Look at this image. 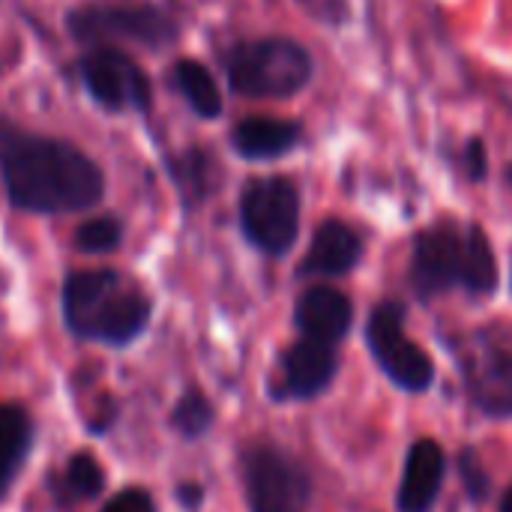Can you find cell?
<instances>
[{
    "mask_svg": "<svg viewBox=\"0 0 512 512\" xmlns=\"http://www.w3.org/2000/svg\"><path fill=\"white\" fill-rule=\"evenodd\" d=\"M9 201L30 213H75L99 204L105 180L93 159L57 138L24 135L3 162Z\"/></svg>",
    "mask_w": 512,
    "mask_h": 512,
    "instance_id": "1",
    "label": "cell"
},
{
    "mask_svg": "<svg viewBox=\"0 0 512 512\" xmlns=\"http://www.w3.org/2000/svg\"><path fill=\"white\" fill-rule=\"evenodd\" d=\"M180 492H183V501L186 504H198L201 501V489L198 486H183Z\"/></svg>",
    "mask_w": 512,
    "mask_h": 512,
    "instance_id": "27",
    "label": "cell"
},
{
    "mask_svg": "<svg viewBox=\"0 0 512 512\" xmlns=\"http://www.w3.org/2000/svg\"><path fill=\"white\" fill-rule=\"evenodd\" d=\"M462 477L468 480V489H471V495H474V498H483V495H486V489H489V477L480 471V462H477V456H474V453H462Z\"/></svg>",
    "mask_w": 512,
    "mask_h": 512,
    "instance_id": "24",
    "label": "cell"
},
{
    "mask_svg": "<svg viewBox=\"0 0 512 512\" xmlns=\"http://www.w3.org/2000/svg\"><path fill=\"white\" fill-rule=\"evenodd\" d=\"M243 480L252 512H306L309 477L276 447H252L243 456Z\"/></svg>",
    "mask_w": 512,
    "mask_h": 512,
    "instance_id": "6",
    "label": "cell"
},
{
    "mask_svg": "<svg viewBox=\"0 0 512 512\" xmlns=\"http://www.w3.org/2000/svg\"><path fill=\"white\" fill-rule=\"evenodd\" d=\"M312 75V60L291 39L243 42L228 54V81L249 99H288Z\"/></svg>",
    "mask_w": 512,
    "mask_h": 512,
    "instance_id": "3",
    "label": "cell"
},
{
    "mask_svg": "<svg viewBox=\"0 0 512 512\" xmlns=\"http://www.w3.org/2000/svg\"><path fill=\"white\" fill-rule=\"evenodd\" d=\"M366 339L375 360L384 366L390 381H396L402 390L420 393L432 384L435 375L432 360L420 345H414L405 336V309L399 303H381L375 309Z\"/></svg>",
    "mask_w": 512,
    "mask_h": 512,
    "instance_id": "7",
    "label": "cell"
},
{
    "mask_svg": "<svg viewBox=\"0 0 512 512\" xmlns=\"http://www.w3.org/2000/svg\"><path fill=\"white\" fill-rule=\"evenodd\" d=\"M66 27L78 42L105 45L108 39L162 48L177 39V24L153 3H90L66 15Z\"/></svg>",
    "mask_w": 512,
    "mask_h": 512,
    "instance_id": "4",
    "label": "cell"
},
{
    "mask_svg": "<svg viewBox=\"0 0 512 512\" xmlns=\"http://www.w3.org/2000/svg\"><path fill=\"white\" fill-rule=\"evenodd\" d=\"M483 171H486V150H483L480 141H474L468 147V174L471 177H483Z\"/></svg>",
    "mask_w": 512,
    "mask_h": 512,
    "instance_id": "26",
    "label": "cell"
},
{
    "mask_svg": "<svg viewBox=\"0 0 512 512\" xmlns=\"http://www.w3.org/2000/svg\"><path fill=\"white\" fill-rule=\"evenodd\" d=\"M354 321L351 300L336 288H309L297 303V324L309 339L318 342H339Z\"/></svg>",
    "mask_w": 512,
    "mask_h": 512,
    "instance_id": "11",
    "label": "cell"
},
{
    "mask_svg": "<svg viewBox=\"0 0 512 512\" xmlns=\"http://www.w3.org/2000/svg\"><path fill=\"white\" fill-rule=\"evenodd\" d=\"M78 69H81V78H84L90 96L102 108H108V111H123V108L147 111L150 108V96H153L150 78L120 48L96 45L81 57Z\"/></svg>",
    "mask_w": 512,
    "mask_h": 512,
    "instance_id": "8",
    "label": "cell"
},
{
    "mask_svg": "<svg viewBox=\"0 0 512 512\" xmlns=\"http://www.w3.org/2000/svg\"><path fill=\"white\" fill-rule=\"evenodd\" d=\"M240 219L246 237L267 255H282L300 231V192L285 177H261L243 189Z\"/></svg>",
    "mask_w": 512,
    "mask_h": 512,
    "instance_id": "5",
    "label": "cell"
},
{
    "mask_svg": "<svg viewBox=\"0 0 512 512\" xmlns=\"http://www.w3.org/2000/svg\"><path fill=\"white\" fill-rule=\"evenodd\" d=\"M213 423V408L204 399V393L192 390L180 399V405L174 408V429L183 432L186 438H198L210 429Z\"/></svg>",
    "mask_w": 512,
    "mask_h": 512,
    "instance_id": "22",
    "label": "cell"
},
{
    "mask_svg": "<svg viewBox=\"0 0 512 512\" xmlns=\"http://www.w3.org/2000/svg\"><path fill=\"white\" fill-rule=\"evenodd\" d=\"M507 180H510V183H512V165H510V171H507Z\"/></svg>",
    "mask_w": 512,
    "mask_h": 512,
    "instance_id": "29",
    "label": "cell"
},
{
    "mask_svg": "<svg viewBox=\"0 0 512 512\" xmlns=\"http://www.w3.org/2000/svg\"><path fill=\"white\" fill-rule=\"evenodd\" d=\"M501 512H512V489L504 495V504H501Z\"/></svg>",
    "mask_w": 512,
    "mask_h": 512,
    "instance_id": "28",
    "label": "cell"
},
{
    "mask_svg": "<svg viewBox=\"0 0 512 512\" xmlns=\"http://www.w3.org/2000/svg\"><path fill=\"white\" fill-rule=\"evenodd\" d=\"M21 138H24V132L0 114V168H3V162L9 159V153L18 147Z\"/></svg>",
    "mask_w": 512,
    "mask_h": 512,
    "instance_id": "25",
    "label": "cell"
},
{
    "mask_svg": "<svg viewBox=\"0 0 512 512\" xmlns=\"http://www.w3.org/2000/svg\"><path fill=\"white\" fill-rule=\"evenodd\" d=\"M234 150L246 159H276L300 141V126L276 117H246L234 129Z\"/></svg>",
    "mask_w": 512,
    "mask_h": 512,
    "instance_id": "15",
    "label": "cell"
},
{
    "mask_svg": "<svg viewBox=\"0 0 512 512\" xmlns=\"http://www.w3.org/2000/svg\"><path fill=\"white\" fill-rule=\"evenodd\" d=\"M363 255V243L360 237L345 225V222H324L318 231H315V240L303 258V267L300 273H309V276H339V273H348L357 267Z\"/></svg>",
    "mask_w": 512,
    "mask_h": 512,
    "instance_id": "12",
    "label": "cell"
},
{
    "mask_svg": "<svg viewBox=\"0 0 512 512\" xmlns=\"http://www.w3.org/2000/svg\"><path fill=\"white\" fill-rule=\"evenodd\" d=\"M462 285L474 294H492L498 285V261L489 237L480 225H468V249H465V273Z\"/></svg>",
    "mask_w": 512,
    "mask_h": 512,
    "instance_id": "17",
    "label": "cell"
},
{
    "mask_svg": "<svg viewBox=\"0 0 512 512\" xmlns=\"http://www.w3.org/2000/svg\"><path fill=\"white\" fill-rule=\"evenodd\" d=\"M102 512H156L153 501L144 489H126L120 492L114 501H108V507Z\"/></svg>",
    "mask_w": 512,
    "mask_h": 512,
    "instance_id": "23",
    "label": "cell"
},
{
    "mask_svg": "<svg viewBox=\"0 0 512 512\" xmlns=\"http://www.w3.org/2000/svg\"><path fill=\"white\" fill-rule=\"evenodd\" d=\"M30 447V420L15 405H0V498L12 486Z\"/></svg>",
    "mask_w": 512,
    "mask_h": 512,
    "instance_id": "16",
    "label": "cell"
},
{
    "mask_svg": "<svg viewBox=\"0 0 512 512\" xmlns=\"http://www.w3.org/2000/svg\"><path fill=\"white\" fill-rule=\"evenodd\" d=\"M174 81H177L180 93L186 96V102L195 108V114L216 117L222 111L219 87H216L213 75L207 72V66H201L198 60H180L174 66Z\"/></svg>",
    "mask_w": 512,
    "mask_h": 512,
    "instance_id": "18",
    "label": "cell"
},
{
    "mask_svg": "<svg viewBox=\"0 0 512 512\" xmlns=\"http://www.w3.org/2000/svg\"><path fill=\"white\" fill-rule=\"evenodd\" d=\"M465 249H468V225L462 228L456 222H438L420 231L414 243V264H411L414 288L423 297H432L462 282Z\"/></svg>",
    "mask_w": 512,
    "mask_h": 512,
    "instance_id": "9",
    "label": "cell"
},
{
    "mask_svg": "<svg viewBox=\"0 0 512 512\" xmlns=\"http://www.w3.org/2000/svg\"><path fill=\"white\" fill-rule=\"evenodd\" d=\"M123 240V225L114 219V216H96V219H87L78 231H75V246L81 252H90V255H102V252H111L117 249Z\"/></svg>",
    "mask_w": 512,
    "mask_h": 512,
    "instance_id": "21",
    "label": "cell"
},
{
    "mask_svg": "<svg viewBox=\"0 0 512 512\" xmlns=\"http://www.w3.org/2000/svg\"><path fill=\"white\" fill-rule=\"evenodd\" d=\"M63 315L84 339L126 345L147 327L150 300L114 270H84L63 285Z\"/></svg>",
    "mask_w": 512,
    "mask_h": 512,
    "instance_id": "2",
    "label": "cell"
},
{
    "mask_svg": "<svg viewBox=\"0 0 512 512\" xmlns=\"http://www.w3.org/2000/svg\"><path fill=\"white\" fill-rule=\"evenodd\" d=\"M105 486V474H102V465L87 456V453H78L66 462L63 468V477L57 483V495L63 501H87V498H96Z\"/></svg>",
    "mask_w": 512,
    "mask_h": 512,
    "instance_id": "20",
    "label": "cell"
},
{
    "mask_svg": "<svg viewBox=\"0 0 512 512\" xmlns=\"http://www.w3.org/2000/svg\"><path fill=\"white\" fill-rule=\"evenodd\" d=\"M171 174L192 204L207 198L216 186V162L204 150H186L183 156H177L171 162Z\"/></svg>",
    "mask_w": 512,
    "mask_h": 512,
    "instance_id": "19",
    "label": "cell"
},
{
    "mask_svg": "<svg viewBox=\"0 0 512 512\" xmlns=\"http://www.w3.org/2000/svg\"><path fill=\"white\" fill-rule=\"evenodd\" d=\"M444 483V453L435 441H417L411 447L408 465H405V480L399 492V507L402 512H426Z\"/></svg>",
    "mask_w": 512,
    "mask_h": 512,
    "instance_id": "13",
    "label": "cell"
},
{
    "mask_svg": "<svg viewBox=\"0 0 512 512\" xmlns=\"http://www.w3.org/2000/svg\"><path fill=\"white\" fill-rule=\"evenodd\" d=\"M336 372V354L327 342L303 339L282 360V393L294 399H309L321 393Z\"/></svg>",
    "mask_w": 512,
    "mask_h": 512,
    "instance_id": "10",
    "label": "cell"
},
{
    "mask_svg": "<svg viewBox=\"0 0 512 512\" xmlns=\"http://www.w3.org/2000/svg\"><path fill=\"white\" fill-rule=\"evenodd\" d=\"M471 393L495 417L512 414V351L495 348L486 351L471 366Z\"/></svg>",
    "mask_w": 512,
    "mask_h": 512,
    "instance_id": "14",
    "label": "cell"
}]
</instances>
